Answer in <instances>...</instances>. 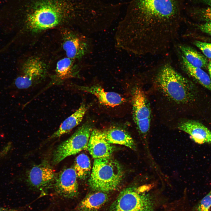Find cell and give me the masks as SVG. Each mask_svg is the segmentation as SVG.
<instances>
[{
  "label": "cell",
  "instance_id": "30bf717a",
  "mask_svg": "<svg viewBox=\"0 0 211 211\" xmlns=\"http://www.w3.org/2000/svg\"><path fill=\"white\" fill-rule=\"evenodd\" d=\"M77 176L74 168L66 169L55 177L54 187L60 195L67 198H72L78 194Z\"/></svg>",
  "mask_w": 211,
  "mask_h": 211
},
{
  "label": "cell",
  "instance_id": "603a6c76",
  "mask_svg": "<svg viewBox=\"0 0 211 211\" xmlns=\"http://www.w3.org/2000/svg\"><path fill=\"white\" fill-rule=\"evenodd\" d=\"M194 12V15L199 19L211 22V7L197 9Z\"/></svg>",
  "mask_w": 211,
  "mask_h": 211
},
{
  "label": "cell",
  "instance_id": "e0dca14e",
  "mask_svg": "<svg viewBox=\"0 0 211 211\" xmlns=\"http://www.w3.org/2000/svg\"><path fill=\"white\" fill-rule=\"evenodd\" d=\"M103 131L109 143L123 145L132 149H136V145L133 139L125 130L118 127H112Z\"/></svg>",
  "mask_w": 211,
  "mask_h": 211
},
{
  "label": "cell",
  "instance_id": "44dd1931",
  "mask_svg": "<svg viewBox=\"0 0 211 211\" xmlns=\"http://www.w3.org/2000/svg\"><path fill=\"white\" fill-rule=\"evenodd\" d=\"M73 60L66 57L57 62L55 71L56 76L59 79L64 80L74 77L75 74Z\"/></svg>",
  "mask_w": 211,
  "mask_h": 211
},
{
  "label": "cell",
  "instance_id": "2e32d148",
  "mask_svg": "<svg viewBox=\"0 0 211 211\" xmlns=\"http://www.w3.org/2000/svg\"><path fill=\"white\" fill-rule=\"evenodd\" d=\"M100 191L88 194L78 206L77 211H98L107 201V195Z\"/></svg>",
  "mask_w": 211,
  "mask_h": 211
},
{
  "label": "cell",
  "instance_id": "d4e9b609",
  "mask_svg": "<svg viewBox=\"0 0 211 211\" xmlns=\"http://www.w3.org/2000/svg\"><path fill=\"white\" fill-rule=\"evenodd\" d=\"M200 30L203 32L211 35V22H206L199 26Z\"/></svg>",
  "mask_w": 211,
  "mask_h": 211
},
{
  "label": "cell",
  "instance_id": "ffe728a7",
  "mask_svg": "<svg viewBox=\"0 0 211 211\" xmlns=\"http://www.w3.org/2000/svg\"><path fill=\"white\" fill-rule=\"evenodd\" d=\"M74 168L77 177L81 179H85L89 176L91 169V161L88 156L82 153L76 158Z\"/></svg>",
  "mask_w": 211,
  "mask_h": 211
},
{
  "label": "cell",
  "instance_id": "5bb4252c",
  "mask_svg": "<svg viewBox=\"0 0 211 211\" xmlns=\"http://www.w3.org/2000/svg\"><path fill=\"white\" fill-rule=\"evenodd\" d=\"M78 89L93 95L100 104L111 107L120 105L125 101V98L115 92H107L101 86L93 85L89 86H78Z\"/></svg>",
  "mask_w": 211,
  "mask_h": 211
},
{
  "label": "cell",
  "instance_id": "484cf974",
  "mask_svg": "<svg viewBox=\"0 0 211 211\" xmlns=\"http://www.w3.org/2000/svg\"><path fill=\"white\" fill-rule=\"evenodd\" d=\"M17 208L0 207V211H18Z\"/></svg>",
  "mask_w": 211,
  "mask_h": 211
},
{
  "label": "cell",
  "instance_id": "7402d4cb",
  "mask_svg": "<svg viewBox=\"0 0 211 211\" xmlns=\"http://www.w3.org/2000/svg\"><path fill=\"white\" fill-rule=\"evenodd\" d=\"M191 211H211V189L209 193L193 207Z\"/></svg>",
  "mask_w": 211,
  "mask_h": 211
},
{
  "label": "cell",
  "instance_id": "6da1fadb",
  "mask_svg": "<svg viewBox=\"0 0 211 211\" xmlns=\"http://www.w3.org/2000/svg\"><path fill=\"white\" fill-rule=\"evenodd\" d=\"M182 0H132L115 35V46L133 55H157L178 36Z\"/></svg>",
  "mask_w": 211,
  "mask_h": 211
},
{
  "label": "cell",
  "instance_id": "9c48e42d",
  "mask_svg": "<svg viewBox=\"0 0 211 211\" xmlns=\"http://www.w3.org/2000/svg\"><path fill=\"white\" fill-rule=\"evenodd\" d=\"M63 40L62 47L67 57L72 60L81 59L91 52V41L85 35L68 31L63 34Z\"/></svg>",
  "mask_w": 211,
  "mask_h": 211
},
{
  "label": "cell",
  "instance_id": "3957f363",
  "mask_svg": "<svg viewBox=\"0 0 211 211\" xmlns=\"http://www.w3.org/2000/svg\"><path fill=\"white\" fill-rule=\"evenodd\" d=\"M153 75V86L162 104L168 110L166 112L176 116H181L183 107L192 102L194 98L192 83L169 63L160 66Z\"/></svg>",
  "mask_w": 211,
  "mask_h": 211
},
{
  "label": "cell",
  "instance_id": "4316f807",
  "mask_svg": "<svg viewBox=\"0 0 211 211\" xmlns=\"http://www.w3.org/2000/svg\"><path fill=\"white\" fill-rule=\"evenodd\" d=\"M201 1L208 5L210 7H211V0H201Z\"/></svg>",
  "mask_w": 211,
  "mask_h": 211
},
{
  "label": "cell",
  "instance_id": "cb8c5ba5",
  "mask_svg": "<svg viewBox=\"0 0 211 211\" xmlns=\"http://www.w3.org/2000/svg\"><path fill=\"white\" fill-rule=\"evenodd\" d=\"M194 44L198 47L206 57L211 59V43L195 41Z\"/></svg>",
  "mask_w": 211,
  "mask_h": 211
},
{
  "label": "cell",
  "instance_id": "5b68a950",
  "mask_svg": "<svg viewBox=\"0 0 211 211\" xmlns=\"http://www.w3.org/2000/svg\"><path fill=\"white\" fill-rule=\"evenodd\" d=\"M148 188L142 186L124 189L111 205L110 211H155L156 200Z\"/></svg>",
  "mask_w": 211,
  "mask_h": 211
},
{
  "label": "cell",
  "instance_id": "277c9868",
  "mask_svg": "<svg viewBox=\"0 0 211 211\" xmlns=\"http://www.w3.org/2000/svg\"><path fill=\"white\" fill-rule=\"evenodd\" d=\"M123 176L122 167L110 157L95 159L89 180L93 189L103 192L115 190L120 184Z\"/></svg>",
  "mask_w": 211,
  "mask_h": 211
},
{
  "label": "cell",
  "instance_id": "52a82bcc",
  "mask_svg": "<svg viewBox=\"0 0 211 211\" xmlns=\"http://www.w3.org/2000/svg\"><path fill=\"white\" fill-rule=\"evenodd\" d=\"M134 121L140 133L145 137L150 130L151 110L149 102L142 88L136 86L132 92Z\"/></svg>",
  "mask_w": 211,
  "mask_h": 211
},
{
  "label": "cell",
  "instance_id": "4fadbf2b",
  "mask_svg": "<svg viewBox=\"0 0 211 211\" xmlns=\"http://www.w3.org/2000/svg\"><path fill=\"white\" fill-rule=\"evenodd\" d=\"M177 127L189 135L196 143H211V131L201 123L193 120H182L178 124Z\"/></svg>",
  "mask_w": 211,
  "mask_h": 211
},
{
  "label": "cell",
  "instance_id": "d6986e66",
  "mask_svg": "<svg viewBox=\"0 0 211 211\" xmlns=\"http://www.w3.org/2000/svg\"><path fill=\"white\" fill-rule=\"evenodd\" d=\"M177 47L178 55L183 57L192 66L201 68L207 65L206 57L192 48L182 44H178Z\"/></svg>",
  "mask_w": 211,
  "mask_h": 211
},
{
  "label": "cell",
  "instance_id": "7c38bea8",
  "mask_svg": "<svg viewBox=\"0 0 211 211\" xmlns=\"http://www.w3.org/2000/svg\"><path fill=\"white\" fill-rule=\"evenodd\" d=\"M55 178L53 170L46 163L33 167L29 170L27 175L28 183L33 187L39 189L49 185Z\"/></svg>",
  "mask_w": 211,
  "mask_h": 211
},
{
  "label": "cell",
  "instance_id": "7a4b0ae2",
  "mask_svg": "<svg viewBox=\"0 0 211 211\" xmlns=\"http://www.w3.org/2000/svg\"><path fill=\"white\" fill-rule=\"evenodd\" d=\"M14 11L33 31L55 27L67 21L85 24L98 11V0H16Z\"/></svg>",
  "mask_w": 211,
  "mask_h": 211
},
{
  "label": "cell",
  "instance_id": "ba28073f",
  "mask_svg": "<svg viewBox=\"0 0 211 211\" xmlns=\"http://www.w3.org/2000/svg\"><path fill=\"white\" fill-rule=\"evenodd\" d=\"M45 75L44 63L37 57H31L24 63L21 74L15 79V84L20 89H28L39 83Z\"/></svg>",
  "mask_w": 211,
  "mask_h": 211
},
{
  "label": "cell",
  "instance_id": "8fae6325",
  "mask_svg": "<svg viewBox=\"0 0 211 211\" xmlns=\"http://www.w3.org/2000/svg\"><path fill=\"white\" fill-rule=\"evenodd\" d=\"M87 149L94 159L110 157L113 151L111 144L107 141L104 132L95 129L91 132Z\"/></svg>",
  "mask_w": 211,
  "mask_h": 211
},
{
  "label": "cell",
  "instance_id": "ac0fdd59",
  "mask_svg": "<svg viewBox=\"0 0 211 211\" xmlns=\"http://www.w3.org/2000/svg\"><path fill=\"white\" fill-rule=\"evenodd\" d=\"M178 56L180 65L183 70L211 92V79L208 75L200 68L191 65L182 56L178 55Z\"/></svg>",
  "mask_w": 211,
  "mask_h": 211
},
{
  "label": "cell",
  "instance_id": "8992f818",
  "mask_svg": "<svg viewBox=\"0 0 211 211\" xmlns=\"http://www.w3.org/2000/svg\"><path fill=\"white\" fill-rule=\"evenodd\" d=\"M91 124H84L69 138L61 143L55 151L52 161L57 164L69 156L78 153L87 148L91 132Z\"/></svg>",
  "mask_w": 211,
  "mask_h": 211
},
{
  "label": "cell",
  "instance_id": "9a60e30c",
  "mask_svg": "<svg viewBox=\"0 0 211 211\" xmlns=\"http://www.w3.org/2000/svg\"><path fill=\"white\" fill-rule=\"evenodd\" d=\"M87 110V107L84 103L73 114L65 119L58 129L50 137V139L59 137L70 132L81 122Z\"/></svg>",
  "mask_w": 211,
  "mask_h": 211
},
{
  "label": "cell",
  "instance_id": "83f0119b",
  "mask_svg": "<svg viewBox=\"0 0 211 211\" xmlns=\"http://www.w3.org/2000/svg\"><path fill=\"white\" fill-rule=\"evenodd\" d=\"M208 69L209 72V76L211 79V61H210L208 65Z\"/></svg>",
  "mask_w": 211,
  "mask_h": 211
}]
</instances>
